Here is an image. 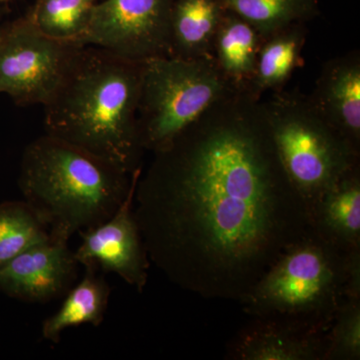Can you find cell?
Returning <instances> with one entry per match:
<instances>
[{
	"label": "cell",
	"mask_w": 360,
	"mask_h": 360,
	"mask_svg": "<svg viewBox=\"0 0 360 360\" xmlns=\"http://www.w3.org/2000/svg\"><path fill=\"white\" fill-rule=\"evenodd\" d=\"M135 219L149 260L206 300L240 303L311 231L262 98L233 89L141 170Z\"/></svg>",
	"instance_id": "obj_1"
},
{
	"label": "cell",
	"mask_w": 360,
	"mask_h": 360,
	"mask_svg": "<svg viewBox=\"0 0 360 360\" xmlns=\"http://www.w3.org/2000/svg\"><path fill=\"white\" fill-rule=\"evenodd\" d=\"M142 63L82 45L45 104V134L127 174L142 167L137 131Z\"/></svg>",
	"instance_id": "obj_2"
},
{
	"label": "cell",
	"mask_w": 360,
	"mask_h": 360,
	"mask_svg": "<svg viewBox=\"0 0 360 360\" xmlns=\"http://www.w3.org/2000/svg\"><path fill=\"white\" fill-rule=\"evenodd\" d=\"M141 169L127 174L45 134L26 146L18 186L23 200L44 222L52 240L68 243L75 232L110 219Z\"/></svg>",
	"instance_id": "obj_3"
},
{
	"label": "cell",
	"mask_w": 360,
	"mask_h": 360,
	"mask_svg": "<svg viewBox=\"0 0 360 360\" xmlns=\"http://www.w3.org/2000/svg\"><path fill=\"white\" fill-rule=\"evenodd\" d=\"M348 252L310 231L290 246L240 302L250 317L328 331L345 300Z\"/></svg>",
	"instance_id": "obj_4"
},
{
	"label": "cell",
	"mask_w": 360,
	"mask_h": 360,
	"mask_svg": "<svg viewBox=\"0 0 360 360\" xmlns=\"http://www.w3.org/2000/svg\"><path fill=\"white\" fill-rule=\"evenodd\" d=\"M262 103L279 160L309 217L323 194L360 165V153L309 97L276 92Z\"/></svg>",
	"instance_id": "obj_5"
},
{
	"label": "cell",
	"mask_w": 360,
	"mask_h": 360,
	"mask_svg": "<svg viewBox=\"0 0 360 360\" xmlns=\"http://www.w3.org/2000/svg\"><path fill=\"white\" fill-rule=\"evenodd\" d=\"M233 89L212 56H160L144 61L137 106L142 149L155 153L167 148Z\"/></svg>",
	"instance_id": "obj_6"
},
{
	"label": "cell",
	"mask_w": 360,
	"mask_h": 360,
	"mask_svg": "<svg viewBox=\"0 0 360 360\" xmlns=\"http://www.w3.org/2000/svg\"><path fill=\"white\" fill-rule=\"evenodd\" d=\"M79 46L44 34L28 15L13 21L0 39V94L20 105L44 106Z\"/></svg>",
	"instance_id": "obj_7"
},
{
	"label": "cell",
	"mask_w": 360,
	"mask_h": 360,
	"mask_svg": "<svg viewBox=\"0 0 360 360\" xmlns=\"http://www.w3.org/2000/svg\"><path fill=\"white\" fill-rule=\"evenodd\" d=\"M175 0H99L77 40L135 63L170 56Z\"/></svg>",
	"instance_id": "obj_8"
},
{
	"label": "cell",
	"mask_w": 360,
	"mask_h": 360,
	"mask_svg": "<svg viewBox=\"0 0 360 360\" xmlns=\"http://www.w3.org/2000/svg\"><path fill=\"white\" fill-rule=\"evenodd\" d=\"M141 174L136 175L129 195L110 219L78 232L82 243L75 257L84 267L94 265L103 274H117L141 293L148 284L151 262L134 210L135 188Z\"/></svg>",
	"instance_id": "obj_9"
},
{
	"label": "cell",
	"mask_w": 360,
	"mask_h": 360,
	"mask_svg": "<svg viewBox=\"0 0 360 360\" xmlns=\"http://www.w3.org/2000/svg\"><path fill=\"white\" fill-rule=\"evenodd\" d=\"M79 265L68 243L51 238L0 266V291L20 302H52L75 285Z\"/></svg>",
	"instance_id": "obj_10"
},
{
	"label": "cell",
	"mask_w": 360,
	"mask_h": 360,
	"mask_svg": "<svg viewBox=\"0 0 360 360\" xmlns=\"http://www.w3.org/2000/svg\"><path fill=\"white\" fill-rule=\"evenodd\" d=\"M328 331L277 319L252 317V321L239 329L227 343L225 359L324 360Z\"/></svg>",
	"instance_id": "obj_11"
},
{
	"label": "cell",
	"mask_w": 360,
	"mask_h": 360,
	"mask_svg": "<svg viewBox=\"0 0 360 360\" xmlns=\"http://www.w3.org/2000/svg\"><path fill=\"white\" fill-rule=\"evenodd\" d=\"M310 101L360 153V58L357 52L328 61Z\"/></svg>",
	"instance_id": "obj_12"
},
{
	"label": "cell",
	"mask_w": 360,
	"mask_h": 360,
	"mask_svg": "<svg viewBox=\"0 0 360 360\" xmlns=\"http://www.w3.org/2000/svg\"><path fill=\"white\" fill-rule=\"evenodd\" d=\"M309 221L319 238L343 252L360 248V165L323 194Z\"/></svg>",
	"instance_id": "obj_13"
},
{
	"label": "cell",
	"mask_w": 360,
	"mask_h": 360,
	"mask_svg": "<svg viewBox=\"0 0 360 360\" xmlns=\"http://www.w3.org/2000/svg\"><path fill=\"white\" fill-rule=\"evenodd\" d=\"M226 13L215 33L212 56L222 75L236 89H248L264 39L248 21L231 11Z\"/></svg>",
	"instance_id": "obj_14"
},
{
	"label": "cell",
	"mask_w": 360,
	"mask_h": 360,
	"mask_svg": "<svg viewBox=\"0 0 360 360\" xmlns=\"http://www.w3.org/2000/svg\"><path fill=\"white\" fill-rule=\"evenodd\" d=\"M84 278L65 295V302L53 315L42 324V338L58 343L66 328L82 324L98 328L104 321L111 288L103 274L94 265L85 266Z\"/></svg>",
	"instance_id": "obj_15"
},
{
	"label": "cell",
	"mask_w": 360,
	"mask_h": 360,
	"mask_svg": "<svg viewBox=\"0 0 360 360\" xmlns=\"http://www.w3.org/2000/svg\"><path fill=\"white\" fill-rule=\"evenodd\" d=\"M224 11L219 0H175L170 20V56H212L213 39Z\"/></svg>",
	"instance_id": "obj_16"
},
{
	"label": "cell",
	"mask_w": 360,
	"mask_h": 360,
	"mask_svg": "<svg viewBox=\"0 0 360 360\" xmlns=\"http://www.w3.org/2000/svg\"><path fill=\"white\" fill-rule=\"evenodd\" d=\"M300 26H290L262 41L248 89L255 96L281 89L297 68L307 34Z\"/></svg>",
	"instance_id": "obj_17"
},
{
	"label": "cell",
	"mask_w": 360,
	"mask_h": 360,
	"mask_svg": "<svg viewBox=\"0 0 360 360\" xmlns=\"http://www.w3.org/2000/svg\"><path fill=\"white\" fill-rule=\"evenodd\" d=\"M225 11L248 21L262 39L300 25L314 11L316 0H219Z\"/></svg>",
	"instance_id": "obj_18"
},
{
	"label": "cell",
	"mask_w": 360,
	"mask_h": 360,
	"mask_svg": "<svg viewBox=\"0 0 360 360\" xmlns=\"http://www.w3.org/2000/svg\"><path fill=\"white\" fill-rule=\"evenodd\" d=\"M49 239V229L25 200L0 203V266Z\"/></svg>",
	"instance_id": "obj_19"
},
{
	"label": "cell",
	"mask_w": 360,
	"mask_h": 360,
	"mask_svg": "<svg viewBox=\"0 0 360 360\" xmlns=\"http://www.w3.org/2000/svg\"><path fill=\"white\" fill-rule=\"evenodd\" d=\"M99 0H37L27 14L47 37L77 42L89 25L92 11Z\"/></svg>",
	"instance_id": "obj_20"
},
{
	"label": "cell",
	"mask_w": 360,
	"mask_h": 360,
	"mask_svg": "<svg viewBox=\"0 0 360 360\" xmlns=\"http://www.w3.org/2000/svg\"><path fill=\"white\" fill-rule=\"evenodd\" d=\"M360 359V298H345L328 331L324 360Z\"/></svg>",
	"instance_id": "obj_21"
},
{
	"label": "cell",
	"mask_w": 360,
	"mask_h": 360,
	"mask_svg": "<svg viewBox=\"0 0 360 360\" xmlns=\"http://www.w3.org/2000/svg\"><path fill=\"white\" fill-rule=\"evenodd\" d=\"M1 35H2V30H1V28H0V39H1Z\"/></svg>",
	"instance_id": "obj_22"
},
{
	"label": "cell",
	"mask_w": 360,
	"mask_h": 360,
	"mask_svg": "<svg viewBox=\"0 0 360 360\" xmlns=\"http://www.w3.org/2000/svg\"><path fill=\"white\" fill-rule=\"evenodd\" d=\"M8 1V0H0V2H6Z\"/></svg>",
	"instance_id": "obj_23"
}]
</instances>
